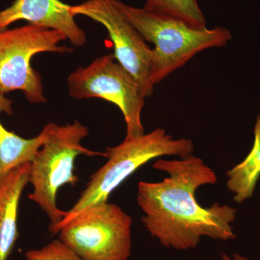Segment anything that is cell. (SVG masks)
Returning <instances> with one entry per match:
<instances>
[{"instance_id":"cell-1","label":"cell","mask_w":260,"mask_h":260,"mask_svg":"<svg viewBox=\"0 0 260 260\" xmlns=\"http://www.w3.org/2000/svg\"><path fill=\"white\" fill-rule=\"evenodd\" d=\"M153 168L169 177L158 182L138 183L137 201L144 213L142 222L152 237L177 251L195 249L204 237L223 242L236 239L232 224L237 209L218 203L205 208L196 199L200 187L218 180L203 159L193 154L175 160L160 159Z\"/></svg>"},{"instance_id":"cell-10","label":"cell","mask_w":260,"mask_h":260,"mask_svg":"<svg viewBox=\"0 0 260 260\" xmlns=\"http://www.w3.org/2000/svg\"><path fill=\"white\" fill-rule=\"evenodd\" d=\"M30 170V162H27L0 183V260H8L18 239L19 204L29 183Z\"/></svg>"},{"instance_id":"cell-11","label":"cell","mask_w":260,"mask_h":260,"mask_svg":"<svg viewBox=\"0 0 260 260\" xmlns=\"http://www.w3.org/2000/svg\"><path fill=\"white\" fill-rule=\"evenodd\" d=\"M12 101L0 93V116L12 114ZM53 123L47 124L37 136L26 139L8 131L0 120V183L15 169L30 162L50 134Z\"/></svg>"},{"instance_id":"cell-7","label":"cell","mask_w":260,"mask_h":260,"mask_svg":"<svg viewBox=\"0 0 260 260\" xmlns=\"http://www.w3.org/2000/svg\"><path fill=\"white\" fill-rule=\"evenodd\" d=\"M69 95L75 99H102L119 108L126 123L125 138L145 134L141 114L144 95L139 85L113 54L98 57L68 77Z\"/></svg>"},{"instance_id":"cell-15","label":"cell","mask_w":260,"mask_h":260,"mask_svg":"<svg viewBox=\"0 0 260 260\" xmlns=\"http://www.w3.org/2000/svg\"><path fill=\"white\" fill-rule=\"evenodd\" d=\"M221 260H251L247 256L242 255L240 254H229L223 253L221 254Z\"/></svg>"},{"instance_id":"cell-3","label":"cell","mask_w":260,"mask_h":260,"mask_svg":"<svg viewBox=\"0 0 260 260\" xmlns=\"http://www.w3.org/2000/svg\"><path fill=\"white\" fill-rule=\"evenodd\" d=\"M194 144L186 138L175 139L165 130L157 128L151 133L125 138L120 144L105 152L108 160L90 177L86 187L64 218L51 233L57 234L63 225L92 205L108 201L109 196L137 170L145 164L166 155L180 158L192 155Z\"/></svg>"},{"instance_id":"cell-12","label":"cell","mask_w":260,"mask_h":260,"mask_svg":"<svg viewBox=\"0 0 260 260\" xmlns=\"http://www.w3.org/2000/svg\"><path fill=\"white\" fill-rule=\"evenodd\" d=\"M226 186L239 204L254 194L260 178V114L254 128V143L247 156L226 172Z\"/></svg>"},{"instance_id":"cell-6","label":"cell","mask_w":260,"mask_h":260,"mask_svg":"<svg viewBox=\"0 0 260 260\" xmlns=\"http://www.w3.org/2000/svg\"><path fill=\"white\" fill-rule=\"evenodd\" d=\"M64 40L59 32L31 24L0 30V93L21 90L31 104L47 102L42 77L30 61L39 53L73 51L60 45Z\"/></svg>"},{"instance_id":"cell-8","label":"cell","mask_w":260,"mask_h":260,"mask_svg":"<svg viewBox=\"0 0 260 260\" xmlns=\"http://www.w3.org/2000/svg\"><path fill=\"white\" fill-rule=\"evenodd\" d=\"M75 16L83 15L107 29L114 48V57L133 75L145 98L151 96V51L145 39L130 23L116 4V0H86L71 5Z\"/></svg>"},{"instance_id":"cell-9","label":"cell","mask_w":260,"mask_h":260,"mask_svg":"<svg viewBox=\"0 0 260 260\" xmlns=\"http://www.w3.org/2000/svg\"><path fill=\"white\" fill-rule=\"evenodd\" d=\"M72 13L71 5L60 0H15L0 10V30L19 20L60 32L73 46L83 47L86 34L80 28Z\"/></svg>"},{"instance_id":"cell-2","label":"cell","mask_w":260,"mask_h":260,"mask_svg":"<svg viewBox=\"0 0 260 260\" xmlns=\"http://www.w3.org/2000/svg\"><path fill=\"white\" fill-rule=\"evenodd\" d=\"M118 8L145 41L153 43L150 83L154 86L184 66L196 54L223 47L232 39L229 29L197 28L169 15L153 13L116 0Z\"/></svg>"},{"instance_id":"cell-13","label":"cell","mask_w":260,"mask_h":260,"mask_svg":"<svg viewBox=\"0 0 260 260\" xmlns=\"http://www.w3.org/2000/svg\"><path fill=\"white\" fill-rule=\"evenodd\" d=\"M143 8L169 15L197 28H206V20L197 0H146Z\"/></svg>"},{"instance_id":"cell-5","label":"cell","mask_w":260,"mask_h":260,"mask_svg":"<svg viewBox=\"0 0 260 260\" xmlns=\"http://www.w3.org/2000/svg\"><path fill=\"white\" fill-rule=\"evenodd\" d=\"M133 219L120 207L92 205L61 227L59 239L83 260H129Z\"/></svg>"},{"instance_id":"cell-14","label":"cell","mask_w":260,"mask_h":260,"mask_svg":"<svg viewBox=\"0 0 260 260\" xmlns=\"http://www.w3.org/2000/svg\"><path fill=\"white\" fill-rule=\"evenodd\" d=\"M25 256L27 260H83L59 239L40 249L27 251Z\"/></svg>"},{"instance_id":"cell-4","label":"cell","mask_w":260,"mask_h":260,"mask_svg":"<svg viewBox=\"0 0 260 260\" xmlns=\"http://www.w3.org/2000/svg\"><path fill=\"white\" fill-rule=\"evenodd\" d=\"M88 133V128L78 121L63 126L53 123L50 134L30 162L29 183L32 191L28 197L49 217L50 232L67 213L56 204L58 191L78 181L74 172L76 158L81 155L105 156L104 153L83 146L82 141Z\"/></svg>"}]
</instances>
